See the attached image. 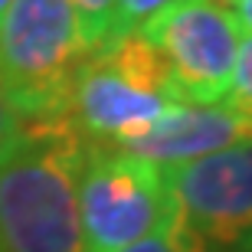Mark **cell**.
Returning <instances> with one entry per match:
<instances>
[{
    "label": "cell",
    "mask_w": 252,
    "mask_h": 252,
    "mask_svg": "<svg viewBox=\"0 0 252 252\" xmlns=\"http://www.w3.org/2000/svg\"><path fill=\"white\" fill-rule=\"evenodd\" d=\"M20 125L0 158V252H85L79 177L89 141L72 115Z\"/></svg>",
    "instance_id": "6da1fadb"
},
{
    "label": "cell",
    "mask_w": 252,
    "mask_h": 252,
    "mask_svg": "<svg viewBox=\"0 0 252 252\" xmlns=\"http://www.w3.org/2000/svg\"><path fill=\"white\" fill-rule=\"evenodd\" d=\"M92 49L69 0H13L0 20V85L20 122L69 118Z\"/></svg>",
    "instance_id": "7a4b0ae2"
},
{
    "label": "cell",
    "mask_w": 252,
    "mask_h": 252,
    "mask_svg": "<svg viewBox=\"0 0 252 252\" xmlns=\"http://www.w3.org/2000/svg\"><path fill=\"white\" fill-rule=\"evenodd\" d=\"M174 102L160 49L141 30H125L85 59L72 92V122L85 141L118 144L148 131Z\"/></svg>",
    "instance_id": "3957f363"
},
{
    "label": "cell",
    "mask_w": 252,
    "mask_h": 252,
    "mask_svg": "<svg viewBox=\"0 0 252 252\" xmlns=\"http://www.w3.org/2000/svg\"><path fill=\"white\" fill-rule=\"evenodd\" d=\"M170 210L164 167L89 141L79 177V216L85 252H118L154 233Z\"/></svg>",
    "instance_id": "277c9868"
},
{
    "label": "cell",
    "mask_w": 252,
    "mask_h": 252,
    "mask_svg": "<svg viewBox=\"0 0 252 252\" xmlns=\"http://www.w3.org/2000/svg\"><path fill=\"white\" fill-rule=\"evenodd\" d=\"M138 30L160 49L177 102L220 105L226 98L243 43V30L226 3L174 0Z\"/></svg>",
    "instance_id": "5b68a950"
},
{
    "label": "cell",
    "mask_w": 252,
    "mask_h": 252,
    "mask_svg": "<svg viewBox=\"0 0 252 252\" xmlns=\"http://www.w3.org/2000/svg\"><path fill=\"white\" fill-rule=\"evenodd\" d=\"M177 213L213 252H236L252 236V138L164 167Z\"/></svg>",
    "instance_id": "8992f818"
},
{
    "label": "cell",
    "mask_w": 252,
    "mask_h": 252,
    "mask_svg": "<svg viewBox=\"0 0 252 252\" xmlns=\"http://www.w3.org/2000/svg\"><path fill=\"white\" fill-rule=\"evenodd\" d=\"M246 138H252V118L226 108L223 102L220 105L174 102L148 131H141L128 141H118L115 148L131 151V154H138L158 167H174V164L213 154V151L229 148V144Z\"/></svg>",
    "instance_id": "52a82bcc"
},
{
    "label": "cell",
    "mask_w": 252,
    "mask_h": 252,
    "mask_svg": "<svg viewBox=\"0 0 252 252\" xmlns=\"http://www.w3.org/2000/svg\"><path fill=\"white\" fill-rule=\"evenodd\" d=\"M118 252H213V249L200 239V233L177 213V206L170 200V210H167V216H164V223H160L154 233H148L144 239L125 246V249H118Z\"/></svg>",
    "instance_id": "ba28073f"
},
{
    "label": "cell",
    "mask_w": 252,
    "mask_h": 252,
    "mask_svg": "<svg viewBox=\"0 0 252 252\" xmlns=\"http://www.w3.org/2000/svg\"><path fill=\"white\" fill-rule=\"evenodd\" d=\"M75 17L82 23V33L92 46H102L105 39L118 36V20H115V0H69Z\"/></svg>",
    "instance_id": "9c48e42d"
},
{
    "label": "cell",
    "mask_w": 252,
    "mask_h": 252,
    "mask_svg": "<svg viewBox=\"0 0 252 252\" xmlns=\"http://www.w3.org/2000/svg\"><path fill=\"white\" fill-rule=\"evenodd\" d=\"M223 105L233 108V112H239V115H246V118H252V33L243 36V43H239L233 79H229Z\"/></svg>",
    "instance_id": "30bf717a"
},
{
    "label": "cell",
    "mask_w": 252,
    "mask_h": 252,
    "mask_svg": "<svg viewBox=\"0 0 252 252\" xmlns=\"http://www.w3.org/2000/svg\"><path fill=\"white\" fill-rule=\"evenodd\" d=\"M174 0H115V20H118V33L125 30H138L144 20H151L158 10H164Z\"/></svg>",
    "instance_id": "8fae6325"
},
{
    "label": "cell",
    "mask_w": 252,
    "mask_h": 252,
    "mask_svg": "<svg viewBox=\"0 0 252 252\" xmlns=\"http://www.w3.org/2000/svg\"><path fill=\"white\" fill-rule=\"evenodd\" d=\"M20 128H23V125H20V115L13 112V105H10L7 92H3V85H0V158H3L13 144H17Z\"/></svg>",
    "instance_id": "7c38bea8"
},
{
    "label": "cell",
    "mask_w": 252,
    "mask_h": 252,
    "mask_svg": "<svg viewBox=\"0 0 252 252\" xmlns=\"http://www.w3.org/2000/svg\"><path fill=\"white\" fill-rule=\"evenodd\" d=\"M239 23L243 33H252V0H233V10H229Z\"/></svg>",
    "instance_id": "4fadbf2b"
},
{
    "label": "cell",
    "mask_w": 252,
    "mask_h": 252,
    "mask_svg": "<svg viewBox=\"0 0 252 252\" xmlns=\"http://www.w3.org/2000/svg\"><path fill=\"white\" fill-rule=\"evenodd\" d=\"M236 252H252V236H249V239H246V243L239 246V249H236Z\"/></svg>",
    "instance_id": "5bb4252c"
},
{
    "label": "cell",
    "mask_w": 252,
    "mask_h": 252,
    "mask_svg": "<svg viewBox=\"0 0 252 252\" xmlns=\"http://www.w3.org/2000/svg\"><path fill=\"white\" fill-rule=\"evenodd\" d=\"M13 3V0H0V20H3V13H7V7Z\"/></svg>",
    "instance_id": "9a60e30c"
},
{
    "label": "cell",
    "mask_w": 252,
    "mask_h": 252,
    "mask_svg": "<svg viewBox=\"0 0 252 252\" xmlns=\"http://www.w3.org/2000/svg\"><path fill=\"white\" fill-rule=\"evenodd\" d=\"M216 3H233V0H216Z\"/></svg>",
    "instance_id": "2e32d148"
}]
</instances>
